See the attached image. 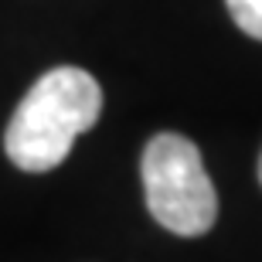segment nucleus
Instances as JSON below:
<instances>
[{"mask_svg":"<svg viewBox=\"0 0 262 262\" xmlns=\"http://www.w3.org/2000/svg\"><path fill=\"white\" fill-rule=\"evenodd\" d=\"M102 89L85 68H51L17 102L4 133L7 160L28 174H45L72 154V143L96 126Z\"/></svg>","mask_w":262,"mask_h":262,"instance_id":"nucleus-1","label":"nucleus"},{"mask_svg":"<svg viewBox=\"0 0 262 262\" xmlns=\"http://www.w3.org/2000/svg\"><path fill=\"white\" fill-rule=\"evenodd\" d=\"M146 208L167 232L198 238L218 218V194L204 170L201 150L181 133H157L140 160Z\"/></svg>","mask_w":262,"mask_h":262,"instance_id":"nucleus-2","label":"nucleus"},{"mask_svg":"<svg viewBox=\"0 0 262 262\" xmlns=\"http://www.w3.org/2000/svg\"><path fill=\"white\" fill-rule=\"evenodd\" d=\"M228 14L249 38L262 41V0H225Z\"/></svg>","mask_w":262,"mask_h":262,"instance_id":"nucleus-3","label":"nucleus"},{"mask_svg":"<svg viewBox=\"0 0 262 262\" xmlns=\"http://www.w3.org/2000/svg\"><path fill=\"white\" fill-rule=\"evenodd\" d=\"M259 181H262V157H259Z\"/></svg>","mask_w":262,"mask_h":262,"instance_id":"nucleus-4","label":"nucleus"}]
</instances>
